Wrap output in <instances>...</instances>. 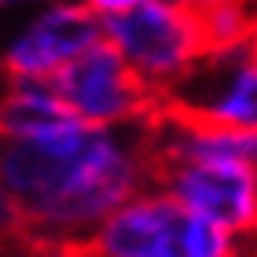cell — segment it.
Here are the masks:
<instances>
[{
	"mask_svg": "<svg viewBox=\"0 0 257 257\" xmlns=\"http://www.w3.org/2000/svg\"><path fill=\"white\" fill-rule=\"evenodd\" d=\"M48 85L77 121L96 128H136L147 125L158 110V99L140 85V77L107 41L92 44Z\"/></svg>",
	"mask_w": 257,
	"mask_h": 257,
	"instance_id": "4",
	"label": "cell"
},
{
	"mask_svg": "<svg viewBox=\"0 0 257 257\" xmlns=\"http://www.w3.org/2000/svg\"><path fill=\"white\" fill-rule=\"evenodd\" d=\"M198 26H202L206 55H228L239 48H250L257 33V0H231L198 11Z\"/></svg>",
	"mask_w": 257,
	"mask_h": 257,
	"instance_id": "9",
	"label": "cell"
},
{
	"mask_svg": "<svg viewBox=\"0 0 257 257\" xmlns=\"http://www.w3.org/2000/svg\"><path fill=\"white\" fill-rule=\"evenodd\" d=\"M103 41L121 55L155 99L169 96L206 59L198 15L173 0H144L125 15L103 19Z\"/></svg>",
	"mask_w": 257,
	"mask_h": 257,
	"instance_id": "3",
	"label": "cell"
},
{
	"mask_svg": "<svg viewBox=\"0 0 257 257\" xmlns=\"http://www.w3.org/2000/svg\"><path fill=\"white\" fill-rule=\"evenodd\" d=\"M85 246L92 257H235L242 242L151 184L103 217Z\"/></svg>",
	"mask_w": 257,
	"mask_h": 257,
	"instance_id": "2",
	"label": "cell"
},
{
	"mask_svg": "<svg viewBox=\"0 0 257 257\" xmlns=\"http://www.w3.org/2000/svg\"><path fill=\"white\" fill-rule=\"evenodd\" d=\"M103 41V19L81 0H48L30 8L0 48V74L8 81H52L77 55Z\"/></svg>",
	"mask_w": 257,
	"mask_h": 257,
	"instance_id": "5",
	"label": "cell"
},
{
	"mask_svg": "<svg viewBox=\"0 0 257 257\" xmlns=\"http://www.w3.org/2000/svg\"><path fill=\"white\" fill-rule=\"evenodd\" d=\"M253 44H257V33H253Z\"/></svg>",
	"mask_w": 257,
	"mask_h": 257,
	"instance_id": "17",
	"label": "cell"
},
{
	"mask_svg": "<svg viewBox=\"0 0 257 257\" xmlns=\"http://www.w3.org/2000/svg\"><path fill=\"white\" fill-rule=\"evenodd\" d=\"M250 250H253V253H257V235H253V242H250Z\"/></svg>",
	"mask_w": 257,
	"mask_h": 257,
	"instance_id": "16",
	"label": "cell"
},
{
	"mask_svg": "<svg viewBox=\"0 0 257 257\" xmlns=\"http://www.w3.org/2000/svg\"><path fill=\"white\" fill-rule=\"evenodd\" d=\"M155 184L144 125L96 128L70 121L26 140H0V188L41 246L85 242L107 213Z\"/></svg>",
	"mask_w": 257,
	"mask_h": 257,
	"instance_id": "1",
	"label": "cell"
},
{
	"mask_svg": "<svg viewBox=\"0 0 257 257\" xmlns=\"http://www.w3.org/2000/svg\"><path fill=\"white\" fill-rule=\"evenodd\" d=\"M48 0H0V11H15V8H41Z\"/></svg>",
	"mask_w": 257,
	"mask_h": 257,
	"instance_id": "14",
	"label": "cell"
},
{
	"mask_svg": "<svg viewBox=\"0 0 257 257\" xmlns=\"http://www.w3.org/2000/svg\"><path fill=\"white\" fill-rule=\"evenodd\" d=\"M173 4H180V8H188V11H206V8H217V4H231V0H173Z\"/></svg>",
	"mask_w": 257,
	"mask_h": 257,
	"instance_id": "13",
	"label": "cell"
},
{
	"mask_svg": "<svg viewBox=\"0 0 257 257\" xmlns=\"http://www.w3.org/2000/svg\"><path fill=\"white\" fill-rule=\"evenodd\" d=\"M235 257H257V253H253V250H250V246H242V250H239V253H235Z\"/></svg>",
	"mask_w": 257,
	"mask_h": 257,
	"instance_id": "15",
	"label": "cell"
},
{
	"mask_svg": "<svg viewBox=\"0 0 257 257\" xmlns=\"http://www.w3.org/2000/svg\"><path fill=\"white\" fill-rule=\"evenodd\" d=\"M77 121L63 107L48 81H8L0 85V140H26Z\"/></svg>",
	"mask_w": 257,
	"mask_h": 257,
	"instance_id": "8",
	"label": "cell"
},
{
	"mask_svg": "<svg viewBox=\"0 0 257 257\" xmlns=\"http://www.w3.org/2000/svg\"><path fill=\"white\" fill-rule=\"evenodd\" d=\"M96 19H114V15H125V11L140 8L144 0H81Z\"/></svg>",
	"mask_w": 257,
	"mask_h": 257,
	"instance_id": "11",
	"label": "cell"
},
{
	"mask_svg": "<svg viewBox=\"0 0 257 257\" xmlns=\"http://www.w3.org/2000/svg\"><path fill=\"white\" fill-rule=\"evenodd\" d=\"M37 257H92L85 242H52V246H37Z\"/></svg>",
	"mask_w": 257,
	"mask_h": 257,
	"instance_id": "12",
	"label": "cell"
},
{
	"mask_svg": "<svg viewBox=\"0 0 257 257\" xmlns=\"http://www.w3.org/2000/svg\"><path fill=\"white\" fill-rule=\"evenodd\" d=\"M155 188L195 217L250 246L257 235V169L242 162H173L155 169Z\"/></svg>",
	"mask_w": 257,
	"mask_h": 257,
	"instance_id": "6",
	"label": "cell"
},
{
	"mask_svg": "<svg viewBox=\"0 0 257 257\" xmlns=\"http://www.w3.org/2000/svg\"><path fill=\"white\" fill-rule=\"evenodd\" d=\"M26 235V224H22V213L19 206L11 202V195L0 188V246H8V242H15Z\"/></svg>",
	"mask_w": 257,
	"mask_h": 257,
	"instance_id": "10",
	"label": "cell"
},
{
	"mask_svg": "<svg viewBox=\"0 0 257 257\" xmlns=\"http://www.w3.org/2000/svg\"><path fill=\"white\" fill-rule=\"evenodd\" d=\"M158 110L198 125L257 133V44L206 55L169 96L158 99Z\"/></svg>",
	"mask_w": 257,
	"mask_h": 257,
	"instance_id": "7",
	"label": "cell"
}]
</instances>
